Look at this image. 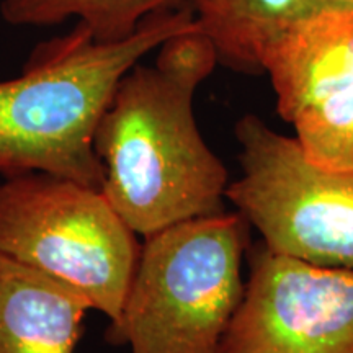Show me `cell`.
Here are the masks:
<instances>
[{"instance_id": "9c48e42d", "label": "cell", "mask_w": 353, "mask_h": 353, "mask_svg": "<svg viewBox=\"0 0 353 353\" xmlns=\"http://www.w3.org/2000/svg\"><path fill=\"white\" fill-rule=\"evenodd\" d=\"M198 30L213 44L218 64L244 74L262 72L270 44L319 0H183Z\"/></svg>"}, {"instance_id": "30bf717a", "label": "cell", "mask_w": 353, "mask_h": 353, "mask_svg": "<svg viewBox=\"0 0 353 353\" xmlns=\"http://www.w3.org/2000/svg\"><path fill=\"white\" fill-rule=\"evenodd\" d=\"M185 6L183 0H0V17L10 26H56L70 19L90 30L99 43L131 37L151 13Z\"/></svg>"}, {"instance_id": "ba28073f", "label": "cell", "mask_w": 353, "mask_h": 353, "mask_svg": "<svg viewBox=\"0 0 353 353\" xmlns=\"http://www.w3.org/2000/svg\"><path fill=\"white\" fill-rule=\"evenodd\" d=\"M90 309L74 286L0 254V353H74Z\"/></svg>"}, {"instance_id": "3957f363", "label": "cell", "mask_w": 353, "mask_h": 353, "mask_svg": "<svg viewBox=\"0 0 353 353\" xmlns=\"http://www.w3.org/2000/svg\"><path fill=\"white\" fill-rule=\"evenodd\" d=\"M249 232L244 216L224 210L144 237L107 341L131 353H219L244 296Z\"/></svg>"}, {"instance_id": "5b68a950", "label": "cell", "mask_w": 353, "mask_h": 353, "mask_svg": "<svg viewBox=\"0 0 353 353\" xmlns=\"http://www.w3.org/2000/svg\"><path fill=\"white\" fill-rule=\"evenodd\" d=\"M242 174L226 198L272 252L353 270V170L309 162L298 141L255 114L234 128Z\"/></svg>"}, {"instance_id": "277c9868", "label": "cell", "mask_w": 353, "mask_h": 353, "mask_svg": "<svg viewBox=\"0 0 353 353\" xmlns=\"http://www.w3.org/2000/svg\"><path fill=\"white\" fill-rule=\"evenodd\" d=\"M0 254L74 286L114 325L141 245L101 190L33 172L0 182Z\"/></svg>"}, {"instance_id": "6da1fadb", "label": "cell", "mask_w": 353, "mask_h": 353, "mask_svg": "<svg viewBox=\"0 0 353 353\" xmlns=\"http://www.w3.org/2000/svg\"><path fill=\"white\" fill-rule=\"evenodd\" d=\"M218 57L200 30L159 46L118 82L95 131L101 193L138 236L224 211L229 174L198 130L193 100Z\"/></svg>"}, {"instance_id": "8992f818", "label": "cell", "mask_w": 353, "mask_h": 353, "mask_svg": "<svg viewBox=\"0 0 353 353\" xmlns=\"http://www.w3.org/2000/svg\"><path fill=\"white\" fill-rule=\"evenodd\" d=\"M262 72L307 161L353 170V7L321 3L294 21L263 54Z\"/></svg>"}, {"instance_id": "8fae6325", "label": "cell", "mask_w": 353, "mask_h": 353, "mask_svg": "<svg viewBox=\"0 0 353 353\" xmlns=\"http://www.w3.org/2000/svg\"><path fill=\"white\" fill-rule=\"evenodd\" d=\"M322 3H332V6H347L353 7V0H319Z\"/></svg>"}, {"instance_id": "7a4b0ae2", "label": "cell", "mask_w": 353, "mask_h": 353, "mask_svg": "<svg viewBox=\"0 0 353 353\" xmlns=\"http://www.w3.org/2000/svg\"><path fill=\"white\" fill-rule=\"evenodd\" d=\"M192 8L151 13L131 37L99 43L85 25L39 43L0 81V174H51L101 190L95 131L121 77L167 39L196 30Z\"/></svg>"}, {"instance_id": "52a82bcc", "label": "cell", "mask_w": 353, "mask_h": 353, "mask_svg": "<svg viewBox=\"0 0 353 353\" xmlns=\"http://www.w3.org/2000/svg\"><path fill=\"white\" fill-rule=\"evenodd\" d=\"M249 276L219 353H353V270L247 252Z\"/></svg>"}]
</instances>
